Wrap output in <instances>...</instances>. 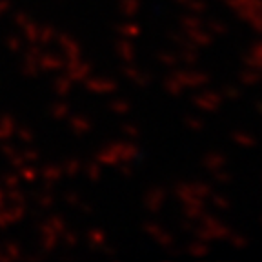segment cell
I'll return each instance as SVG.
<instances>
[]
</instances>
